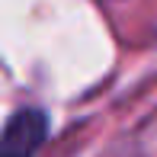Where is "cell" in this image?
I'll return each mask as SVG.
<instances>
[{"label":"cell","instance_id":"cell-1","mask_svg":"<svg viewBox=\"0 0 157 157\" xmlns=\"http://www.w3.org/2000/svg\"><path fill=\"white\" fill-rule=\"evenodd\" d=\"M45 116L39 109H19L6 122L3 132V157H32L35 147L45 141Z\"/></svg>","mask_w":157,"mask_h":157}]
</instances>
